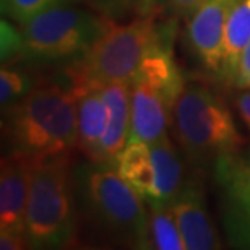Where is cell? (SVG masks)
I'll return each mask as SVG.
<instances>
[{
  "label": "cell",
  "instance_id": "cell-10",
  "mask_svg": "<svg viewBox=\"0 0 250 250\" xmlns=\"http://www.w3.org/2000/svg\"><path fill=\"white\" fill-rule=\"evenodd\" d=\"M172 213L181 229L187 250L221 249V239L205 203L203 190L197 181H186L171 202Z\"/></svg>",
  "mask_w": 250,
  "mask_h": 250
},
{
  "label": "cell",
  "instance_id": "cell-19",
  "mask_svg": "<svg viewBox=\"0 0 250 250\" xmlns=\"http://www.w3.org/2000/svg\"><path fill=\"white\" fill-rule=\"evenodd\" d=\"M34 86L36 84H34V78L31 77V73L2 63V70H0V104H2V111L13 106L20 99H23L26 94L31 93Z\"/></svg>",
  "mask_w": 250,
  "mask_h": 250
},
{
  "label": "cell",
  "instance_id": "cell-25",
  "mask_svg": "<svg viewBox=\"0 0 250 250\" xmlns=\"http://www.w3.org/2000/svg\"><path fill=\"white\" fill-rule=\"evenodd\" d=\"M166 2L177 15L187 18L190 13H193L207 0H166Z\"/></svg>",
  "mask_w": 250,
  "mask_h": 250
},
{
  "label": "cell",
  "instance_id": "cell-8",
  "mask_svg": "<svg viewBox=\"0 0 250 250\" xmlns=\"http://www.w3.org/2000/svg\"><path fill=\"white\" fill-rule=\"evenodd\" d=\"M236 0H207L187 17V39L198 62L221 78L224 28Z\"/></svg>",
  "mask_w": 250,
  "mask_h": 250
},
{
  "label": "cell",
  "instance_id": "cell-1",
  "mask_svg": "<svg viewBox=\"0 0 250 250\" xmlns=\"http://www.w3.org/2000/svg\"><path fill=\"white\" fill-rule=\"evenodd\" d=\"M78 213L99 237L128 249H151L146 202L117 172L116 163L75 166Z\"/></svg>",
  "mask_w": 250,
  "mask_h": 250
},
{
  "label": "cell",
  "instance_id": "cell-16",
  "mask_svg": "<svg viewBox=\"0 0 250 250\" xmlns=\"http://www.w3.org/2000/svg\"><path fill=\"white\" fill-rule=\"evenodd\" d=\"M213 174L224 197L250 202V146L221 156L214 163Z\"/></svg>",
  "mask_w": 250,
  "mask_h": 250
},
{
  "label": "cell",
  "instance_id": "cell-6",
  "mask_svg": "<svg viewBox=\"0 0 250 250\" xmlns=\"http://www.w3.org/2000/svg\"><path fill=\"white\" fill-rule=\"evenodd\" d=\"M163 29L153 17L137 18L125 24L109 23L104 34L82 61L70 65V86H101L114 82H132Z\"/></svg>",
  "mask_w": 250,
  "mask_h": 250
},
{
  "label": "cell",
  "instance_id": "cell-15",
  "mask_svg": "<svg viewBox=\"0 0 250 250\" xmlns=\"http://www.w3.org/2000/svg\"><path fill=\"white\" fill-rule=\"evenodd\" d=\"M250 44V0H236L229 12L223 39L221 78L231 84L237 62Z\"/></svg>",
  "mask_w": 250,
  "mask_h": 250
},
{
  "label": "cell",
  "instance_id": "cell-18",
  "mask_svg": "<svg viewBox=\"0 0 250 250\" xmlns=\"http://www.w3.org/2000/svg\"><path fill=\"white\" fill-rule=\"evenodd\" d=\"M223 221L232 246L250 249V202L224 197Z\"/></svg>",
  "mask_w": 250,
  "mask_h": 250
},
{
  "label": "cell",
  "instance_id": "cell-13",
  "mask_svg": "<svg viewBox=\"0 0 250 250\" xmlns=\"http://www.w3.org/2000/svg\"><path fill=\"white\" fill-rule=\"evenodd\" d=\"M117 172L145 202L156 198V171L146 142H128L116 159Z\"/></svg>",
  "mask_w": 250,
  "mask_h": 250
},
{
  "label": "cell",
  "instance_id": "cell-4",
  "mask_svg": "<svg viewBox=\"0 0 250 250\" xmlns=\"http://www.w3.org/2000/svg\"><path fill=\"white\" fill-rule=\"evenodd\" d=\"M172 132L182 154L197 169L214 166L241 149L242 137L226 103L213 89L186 84L172 112Z\"/></svg>",
  "mask_w": 250,
  "mask_h": 250
},
{
  "label": "cell",
  "instance_id": "cell-24",
  "mask_svg": "<svg viewBox=\"0 0 250 250\" xmlns=\"http://www.w3.org/2000/svg\"><path fill=\"white\" fill-rule=\"evenodd\" d=\"M234 106L237 109L242 124L250 132V89H239V93L234 98Z\"/></svg>",
  "mask_w": 250,
  "mask_h": 250
},
{
  "label": "cell",
  "instance_id": "cell-5",
  "mask_svg": "<svg viewBox=\"0 0 250 250\" xmlns=\"http://www.w3.org/2000/svg\"><path fill=\"white\" fill-rule=\"evenodd\" d=\"M109 23L91 10L57 5L20 24L21 57L34 63H75L103 36Z\"/></svg>",
  "mask_w": 250,
  "mask_h": 250
},
{
  "label": "cell",
  "instance_id": "cell-14",
  "mask_svg": "<svg viewBox=\"0 0 250 250\" xmlns=\"http://www.w3.org/2000/svg\"><path fill=\"white\" fill-rule=\"evenodd\" d=\"M154 171H156V198L158 202L171 203L187 181L186 164L169 135H163L149 143ZM149 202V200H148Z\"/></svg>",
  "mask_w": 250,
  "mask_h": 250
},
{
  "label": "cell",
  "instance_id": "cell-17",
  "mask_svg": "<svg viewBox=\"0 0 250 250\" xmlns=\"http://www.w3.org/2000/svg\"><path fill=\"white\" fill-rule=\"evenodd\" d=\"M148 208V234L151 249L158 250H187L181 229L177 226L171 203L149 200Z\"/></svg>",
  "mask_w": 250,
  "mask_h": 250
},
{
  "label": "cell",
  "instance_id": "cell-9",
  "mask_svg": "<svg viewBox=\"0 0 250 250\" xmlns=\"http://www.w3.org/2000/svg\"><path fill=\"white\" fill-rule=\"evenodd\" d=\"M176 103L158 84L140 77L130 82V140L153 143L172 124Z\"/></svg>",
  "mask_w": 250,
  "mask_h": 250
},
{
  "label": "cell",
  "instance_id": "cell-3",
  "mask_svg": "<svg viewBox=\"0 0 250 250\" xmlns=\"http://www.w3.org/2000/svg\"><path fill=\"white\" fill-rule=\"evenodd\" d=\"M80 224L75 166L70 153L38 156L26 209L29 249H65Z\"/></svg>",
  "mask_w": 250,
  "mask_h": 250
},
{
  "label": "cell",
  "instance_id": "cell-23",
  "mask_svg": "<svg viewBox=\"0 0 250 250\" xmlns=\"http://www.w3.org/2000/svg\"><path fill=\"white\" fill-rule=\"evenodd\" d=\"M0 249L2 250L29 249L26 234L18 231H0Z\"/></svg>",
  "mask_w": 250,
  "mask_h": 250
},
{
  "label": "cell",
  "instance_id": "cell-2",
  "mask_svg": "<svg viewBox=\"0 0 250 250\" xmlns=\"http://www.w3.org/2000/svg\"><path fill=\"white\" fill-rule=\"evenodd\" d=\"M2 112L10 149L49 156L77 148V94L70 84L34 86Z\"/></svg>",
  "mask_w": 250,
  "mask_h": 250
},
{
  "label": "cell",
  "instance_id": "cell-12",
  "mask_svg": "<svg viewBox=\"0 0 250 250\" xmlns=\"http://www.w3.org/2000/svg\"><path fill=\"white\" fill-rule=\"evenodd\" d=\"M77 94V149L89 161H96L106 132L107 106L101 86L73 88Z\"/></svg>",
  "mask_w": 250,
  "mask_h": 250
},
{
  "label": "cell",
  "instance_id": "cell-20",
  "mask_svg": "<svg viewBox=\"0 0 250 250\" xmlns=\"http://www.w3.org/2000/svg\"><path fill=\"white\" fill-rule=\"evenodd\" d=\"M70 0H0L2 13L15 23L23 24L36 15L54 8L57 5L68 3Z\"/></svg>",
  "mask_w": 250,
  "mask_h": 250
},
{
  "label": "cell",
  "instance_id": "cell-26",
  "mask_svg": "<svg viewBox=\"0 0 250 250\" xmlns=\"http://www.w3.org/2000/svg\"><path fill=\"white\" fill-rule=\"evenodd\" d=\"M140 2H142V3H146V5H149V3H153L154 0H140Z\"/></svg>",
  "mask_w": 250,
  "mask_h": 250
},
{
  "label": "cell",
  "instance_id": "cell-11",
  "mask_svg": "<svg viewBox=\"0 0 250 250\" xmlns=\"http://www.w3.org/2000/svg\"><path fill=\"white\" fill-rule=\"evenodd\" d=\"M101 89L107 106V125L96 163H116L130 140V82L106 83Z\"/></svg>",
  "mask_w": 250,
  "mask_h": 250
},
{
  "label": "cell",
  "instance_id": "cell-21",
  "mask_svg": "<svg viewBox=\"0 0 250 250\" xmlns=\"http://www.w3.org/2000/svg\"><path fill=\"white\" fill-rule=\"evenodd\" d=\"M0 41H2V63H7L13 57L21 56L23 36L20 24L15 26L13 23L2 20V24H0Z\"/></svg>",
  "mask_w": 250,
  "mask_h": 250
},
{
  "label": "cell",
  "instance_id": "cell-22",
  "mask_svg": "<svg viewBox=\"0 0 250 250\" xmlns=\"http://www.w3.org/2000/svg\"><path fill=\"white\" fill-rule=\"evenodd\" d=\"M231 86L237 89H250V44L244 49V52L239 57Z\"/></svg>",
  "mask_w": 250,
  "mask_h": 250
},
{
  "label": "cell",
  "instance_id": "cell-7",
  "mask_svg": "<svg viewBox=\"0 0 250 250\" xmlns=\"http://www.w3.org/2000/svg\"><path fill=\"white\" fill-rule=\"evenodd\" d=\"M38 154L10 149L0 163V231L26 234V209Z\"/></svg>",
  "mask_w": 250,
  "mask_h": 250
}]
</instances>
